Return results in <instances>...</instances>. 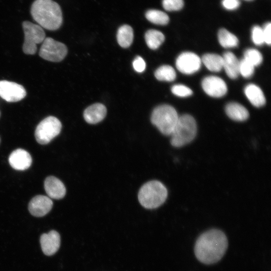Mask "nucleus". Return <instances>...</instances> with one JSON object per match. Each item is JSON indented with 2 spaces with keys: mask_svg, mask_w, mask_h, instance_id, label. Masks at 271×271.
<instances>
[{
  "mask_svg": "<svg viewBox=\"0 0 271 271\" xmlns=\"http://www.w3.org/2000/svg\"><path fill=\"white\" fill-rule=\"evenodd\" d=\"M227 246L225 234L218 229H211L198 237L194 252L200 262L210 264L217 262L223 257Z\"/></svg>",
  "mask_w": 271,
  "mask_h": 271,
  "instance_id": "1",
  "label": "nucleus"
},
{
  "mask_svg": "<svg viewBox=\"0 0 271 271\" xmlns=\"http://www.w3.org/2000/svg\"><path fill=\"white\" fill-rule=\"evenodd\" d=\"M30 12L34 20L47 30H56L62 24L61 7L53 0H35L31 6Z\"/></svg>",
  "mask_w": 271,
  "mask_h": 271,
  "instance_id": "2",
  "label": "nucleus"
},
{
  "mask_svg": "<svg viewBox=\"0 0 271 271\" xmlns=\"http://www.w3.org/2000/svg\"><path fill=\"white\" fill-rule=\"evenodd\" d=\"M168 191L160 181L154 180L145 184L140 189L138 199L140 204L147 209L160 206L166 201Z\"/></svg>",
  "mask_w": 271,
  "mask_h": 271,
  "instance_id": "3",
  "label": "nucleus"
},
{
  "mask_svg": "<svg viewBox=\"0 0 271 271\" xmlns=\"http://www.w3.org/2000/svg\"><path fill=\"white\" fill-rule=\"evenodd\" d=\"M197 133V124L193 116L184 114L179 117L171 136V144L181 147L192 142Z\"/></svg>",
  "mask_w": 271,
  "mask_h": 271,
  "instance_id": "4",
  "label": "nucleus"
},
{
  "mask_svg": "<svg viewBox=\"0 0 271 271\" xmlns=\"http://www.w3.org/2000/svg\"><path fill=\"white\" fill-rule=\"evenodd\" d=\"M179 117L176 109L173 106L162 104L154 109L151 115V121L162 133L166 136H171Z\"/></svg>",
  "mask_w": 271,
  "mask_h": 271,
  "instance_id": "5",
  "label": "nucleus"
},
{
  "mask_svg": "<svg viewBox=\"0 0 271 271\" xmlns=\"http://www.w3.org/2000/svg\"><path fill=\"white\" fill-rule=\"evenodd\" d=\"M22 27L25 36L23 52L26 54L34 55L37 51V44L43 42L46 38L45 33L39 25L28 21L23 22Z\"/></svg>",
  "mask_w": 271,
  "mask_h": 271,
  "instance_id": "6",
  "label": "nucleus"
},
{
  "mask_svg": "<svg viewBox=\"0 0 271 271\" xmlns=\"http://www.w3.org/2000/svg\"><path fill=\"white\" fill-rule=\"evenodd\" d=\"M62 124L56 117L49 116L42 120L37 125L35 136L37 142L41 145L50 143L61 131Z\"/></svg>",
  "mask_w": 271,
  "mask_h": 271,
  "instance_id": "7",
  "label": "nucleus"
},
{
  "mask_svg": "<svg viewBox=\"0 0 271 271\" xmlns=\"http://www.w3.org/2000/svg\"><path fill=\"white\" fill-rule=\"evenodd\" d=\"M67 48L63 43L50 37L45 39L39 51L43 59L51 62H60L65 57Z\"/></svg>",
  "mask_w": 271,
  "mask_h": 271,
  "instance_id": "8",
  "label": "nucleus"
},
{
  "mask_svg": "<svg viewBox=\"0 0 271 271\" xmlns=\"http://www.w3.org/2000/svg\"><path fill=\"white\" fill-rule=\"evenodd\" d=\"M201 65V60L196 54L185 52L177 58L176 66L177 69L185 74H192L198 71Z\"/></svg>",
  "mask_w": 271,
  "mask_h": 271,
  "instance_id": "9",
  "label": "nucleus"
},
{
  "mask_svg": "<svg viewBox=\"0 0 271 271\" xmlns=\"http://www.w3.org/2000/svg\"><path fill=\"white\" fill-rule=\"evenodd\" d=\"M26 95L25 88L16 82L7 80L0 81V96L8 102H17Z\"/></svg>",
  "mask_w": 271,
  "mask_h": 271,
  "instance_id": "10",
  "label": "nucleus"
},
{
  "mask_svg": "<svg viewBox=\"0 0 271 271\" xmlns=\"http://www.w3.org/2000/svg\"><path fill=\"white\" fill-rule=\"evenodd\" d=\"M202 87L206 94L213 97H222L227 91L224 81L215 76L205 77L202 81Z\"/></svg>",
  "mask_w": 271,
  "mask_h": 271,
  "instance_id": "11",
  "label": "nucleus"
},
{
  "mask_svg": "<svg viewBox=\"0 0 271 271\" xmlns=\"http://www.w3.org/2000/svg\"><path fill=\"white\" fill-rule=\"evenodd\" d=\"M53 202L47 196L37 195L30 201L28 209L30 213L36 217H42L46 215L52 209Z\"/></svg>",
  "mask_w": 271,
  "mask_h": 271,
  "instance_id": "12",
  "label": "nucleus"
},
{
  "mask_svg": "<svg viewBox=\"0 0 271 271\" xmlns=\"http://www.w3.org/2000/svg\"><path fill=\"white\" fill-rule=\"evenodd\" d=\"M40 244L44 253L47 255H52L59 248L60 236L56 231L51 230L41 236Z\"/></svg>",
  "mask_w": 271,
  "mask_h": 271,
  "instance_id": "13",
  "label": "nucleus"
},
{
  "mask_svg": "<svg viewBox=\"0 0 271 271\" xmlns=\"http://www.w3.org/2000/svg\"><path fill=\"white\" fill-rule=\"evenodd\" d=\"M9 162L14 169L24 171L31 166L32 160L30 154L27 151L18 149L10 154Z\"/></svg>",
  "mask_w": 271,
  "mask_h": 271,
  "instance_id": "14",
  "label": "nucleus"
},
{
  "mask_svg": "<svg viewBox=\"0 0 271 271\" xmlns=\"http://www.w3.org/2000/svg\"><path fill=\"white\" fill-rule=\"evenodd\" d=\"M44 188L49 197L55 199L63 198L66 194L64 184L54 176L46 178L44 182Z\"/></svg>",
  "mask_w": 271,
  "mask_h": 271,
  "instance_id": "15",
  "label": "nucleus"
},
{
  "mask_svg": "<svg viewBox=\"0 0 271 271\" xmlns=\"http://www.w3.org/2000/svg\"><path fill=\"white\" fill-rule=\"evenodd\" d=\"M106 114L105 106L96 103L88 106L84 111L83 116L85 121L90 124H95L102 120Z\"/></svg>",
  "mask_w": 271,
  "mask_h": 271,
  "instance_id": "16",
  "label": "nucleus"
},
{
  "mask_svg": "<svg viewBox=\"0 0 271 271\" xmlns=\"http://www.w3.org/2000/svg\"><path fill=\"white\" fill-rule=\"evenodd\" d=\"M223 68L227 76L231 79L236 78L239 73V61L231 52H226L223 56Z\"/></svg>",
  "mask_w": 271,
  "mask_h": 271,
  "instance_id": "17",
  "label": "nucleus"
},
{
  "mask_svg": "<svg viewBox=\"0 0 271 271\" xmlns=\"http://www.w3.org/2000/svg\"><path fill=\"white\" fill-rule=\"evenodd\" d=\"M244 91L246 96L253 106L259 107L265 103V98L262 91L255 84L247 85Z\"/></svg>",
  "mask_w": 271,
  "mask_h": 271,
  "instance_id": "18",
  "label": "nucleus"
},
{
  "mask_svg": "<svg viewBox=\"0 0 271 271\" xmlns=\"http://www.w3.org/2000/svg\"><path fill=\"white\" fill-rule=\"evenodd\" d=\"M225 112L228 116L235 121H243L249 117L247 109L236 102H230L225 106Z\"/></svg>",
  "mask_w": 271,
  "mask_h": 271,
  "instance_id": "19",
  "label": "nucleus"
},
{
  "mask_svg": "<svg viewBox=\"0 0 271 271\" xmlns=\"http://www.w3.org/2000/svg\"><path fill=\"white\" fill-rule=\"evenodd\" d=\"M118 44L122 48L129 47L133 39V32L132 28L128 25L120 26L117 31L116 35Z\"/></svg>",
  "mask_w": 271,
  "mask_h": 271,
  "instance_id": "20",
  "label": "nucleus"
},
{
  "mask_svg": "<svg viewBox=\"0 0 271 271\" xmlns=\"http://www.w3.org/2000/svg\"><path fill=\"white\" fill-rule=\"evenodd\" d=\"M201 61L209 70L212 72H219L223 68L222 57L216 54H205L202 56Z\"/></svg>",
  "mask_w": 271,
  "mask_h": 271,
  "instance_id": "21",
  "label": "nucleus"
},
{
  "mask_svg": "<svg viewBox=\"0 0 271 271\" xmlns=\"http://www.w3.org/2000/svg\"><path fill=\"white\" fill-rule=\"evenodd\" d=\"M165 36L160 31L149 30L145 34V39L147 46L152 50L158 49L165 40Z\"/></svg>",
  "mask_w": 271,
  "mask_h": 271,
  "instance_id": "22",
  "label": "nucleus"
},
{
  "mask_svg": "<svg viewBox=\"0 0 271 271\" xmlns=\"http://www.w3.org/2000/svg\"><path fill=\"white\" fill-rule=\"evenodd\" d=\"M218 39L220 44L224 48H230L237 46L238 40L232 33L225 29H221L218 33Z\"/></svg>",
  "mask_w": 271,
  "mask_h": 271,
  "instance_id": "23",
  "label": "nucleus"
},
{
  "mask_svg": "<svg viewBox=\"0 0 271 271\" xmlns=\"http://www.w3.org/2000/svg\"><path fill=\"white\" fill-rule=\"evenodd\" d=\"M146 18L150 22L159 25H166L169 22V17L165 12L158 10H148Z\"/></svg>",
  "mask_w": 271,
  "mask_h": 271,
  "instance_id": "24",
  "label": "nucleus"
},
{
  "mask_svg": "<svg viewBox=\"0 0 271 271\" xmlns=\"http://www.w3.org/2000/svg\"><path fill=\"white\" fill-rule=\"evenodd\" d=\"M155 76L160 81L171 82L175 79L176 73L172 66L164 65L160 66L156 70Z\"/></svg>",
  "mask_w": 271,
  "mask_h": 271,
  "instance_id": "25",
  "label": "nucleus"
},
{
  "mask_svg": "<svg viewBox=\"0 0 271 271\" xmlns=\"http://www.w3.org/2000/svg\"><path fill=\"white\" fill-rule=\"evenodd\" d=\"M244 59L255 67L259 65L261 63L262 56L256 49L250 48L246 49L244 51Z\"/></svg>",
  "mask_w": 271,
  "mask_h": 271,
  "instance_id": "26",
  "label": "nucleus"
},
{
  "mask_svg": "<svg viewBox=\"0 0 271 271\" xmlns=\"http://www.w3.org/2000/svg\"><path fill=\"white\" fill-rule=\"evenodd\" d=\"M254 66L244 59L239 61V73L244 78H249L253 74Z\"/></svg>",
  "mask_w": 271,
  "mask_h": 271,
  "instance_id": "27",
  "label": "nucleus"
},
{
  "mask_svg": "<svg viewBox=\"0 0 271 271\" xmlns=\"http://www.w3.org/2000/svg\"><path fill=\"white\" fill-rule=\"evenodd\" d=\"M172 92L175 95L185 97L191 95L192 90L188 87L183 84H176L171 88Z\"/></svg>",
  "mask_w": 271,
  "mask_h": 271,
  "instance_id": "28",
  "label": "nucleus"
},
{
  "mask_svg": "<svg viewBox=\"0 0 271 271\" xmlns=\"http://www.w3.org/2000/svg\"><path fill=\"white\" fill-rule=\"evenodd\" d=\"M164 9L167 11H176L181 10L184 6L183 0H163Z\"/></svg>",
  "mask_w": 271,
  "mask_h": 271,
  "instance_id": "29",
  "label": "nucleus"
},
{
  "mask_svg": "<svg viewBox=\"0 0 271 271\" xmlns=\"http://www.w3.org/2000/svg\"><path fill=\"white\" fill-rule=\"evenodd\" d=\"M252 40L254 44L262 45L264 43L262 29L258 26H254L252 29Z\"/></svg>",
  "mask_w": 271,
  "mask_h": 271,
  "instance_id": "30",
  "label": "nucleus"
},
{
  "mask_svg": "<svg viewBox=\"0 0 271 271\" xmlns=\"http://www.w3.org/2000/svg\"><path fill=\"white\" fill-rule=\"evenodd\" d=\"M134 69L138 72L141 73L146 69V64L144 60L140 56H137L132 62Z\"/></svg>",
  "mask_w": 271,
  "mask_h": 271,
  "instance_id": "31",
  "label": "nucleus"
},
{
  "mask_svg": "<svg viewBox=\"0 0 271 271\" xmlns=\"http://www.w3.org/2000/svg\"><path fill=\"white\" fill-rule=\"evenodd\" d=\"M264 37V43L268 45H270L271 43V24L270 22L266 23L263 28H262Z\"/></svg>",
  "mask_w": 271,
  "mask_h": 271,
  "instance_id": "32",
  "label": "nucleus"
},
{
  "mask_svg": "<svg viewBox=\"0 0 271 271\" xmlns=\"http://www.w3.org/2000/svg\"><path fill=\"white\" fill-rule=\"evenodd\" d=\"M222 4L226 9L232 10L239 6L240 2L238 0H223Z\"/></svg>",
  "mask_w": 271,
  "mask_h": 271,
  "instance_id": "33",
  "label": "nucleus"
}]
</instances>
